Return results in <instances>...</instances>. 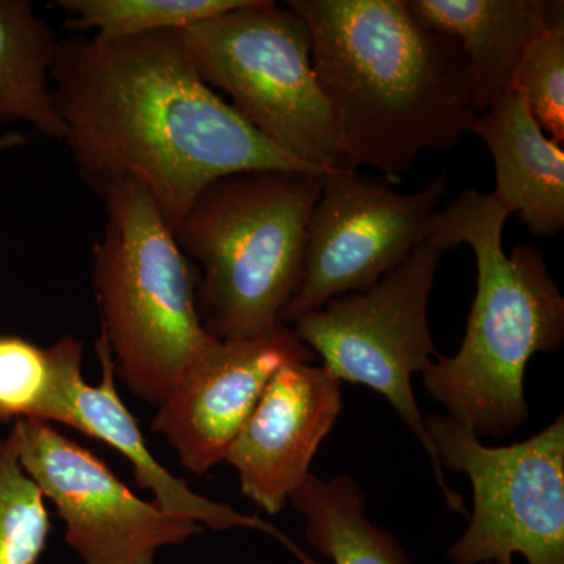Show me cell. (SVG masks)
Here are the masks:
<instances>
[{
    "mask_svg": "<svg viewBox=\"0 0 564 564\" xmlns=\"http://www.w3.org/2000/svg\"><path fill=\"white\" fill-rule=\"evenodd\" d=\"M250 0H58L66 28L82 35L128 39L147 33L185 31Z\"/></svg>",
    "mask_w": 564,
    "mask_h": 564,
    "instance_id": "19",
    "label": "cell"
},
{
    "mask_svg": "<svg viewBox=\"0 0 564 564\" xmlns=\"http://www.w3.org/2000/svg\"><path fill=\"white\" fill-rule=\"evenodd\" d=\"M28 137L21 132H7L0 135V152L17 150V148L28 144Z\"/></svg>",
    "mask_w": 564,
    "mask_h": 564,
    "instance_id": "22",
    "label": "cell"
},
{
    "mask_svg": "<svg viewBox=\"0 0 564 564\" xmlns=\"http://www.w3.org/2000/svg\"><path fill=\"white\" fill-rule=\"evenodd\" d=\"M343 381L325 367L292 362L274 373L225 462L240 491L267 514L288 508L343 411Z\"/></svg>",
    "mask_w": 564,
    "mask_h": 564,
    "instance_id": "12",
    "label": "cell"
},
{
    "mask_svg": "<svg viewBox=\"0 0 564 564\" xmlns=\"http://www.w3.org/2000/svg\"><path fill=\"white\" fill-rule=\"evenodd\" d=\"M415 20L454 36L469 65L475 115L513 90L530 41L563 20V2L547 0H406Z\"/></svg>",
    "mask_w": 564,
    "mask_h": 564,
    "instance_id": "14",
    "label": "cell"
},
{
    "mask_svg": "<svg viewBox=\"0 0 564 564\" xmlns=\"http://www.w3.org/2000/svg\"><path fill=\"white\" fill-rule=\"evenodd\" d=\"M51 84L82 182L99 198L118 182H135L172 229L221 177L318 172L212 90L188 61L182 31L128 39L73 33L58 40Z\"/></svg>",
    "mask_w": 564,
    "mask_h": 564,
    "instance_id": "1",
    "label": "cell"
},
{
    "mask_svg": "<svg viewBox=\"0 0 564 564\" xmlns=\"http://www.w3.org/2000/svg\"><path fill=\"white\" fill-rule=\"evenodd\" d=\"M315 358L284 323L261 336L215 339L158 408L151 430L169 443L185 470L202 477L225 462L274 373Z\"/></svg>",
    "mask_w": 564,
    "mask_h": 564,
    "instance_id": "11",
    "label": "cell"
},
{
    "mask_svg": "<svg viewBox=\"0 0 564 564\" xmlns=\"http://www.w3.org/2000/svg\"><path fill=\"white\" fill-rule=\"evenodd\" d=\"M84 352V343L73 336L43 348L24 337L0 334V423H50L66 373Z\"/></svg>",
    "mask_w": 564,
    "mask_h": 564,
    "instance_id": "18",
    "label": "cell"
},
{
    "mask_svg": "<svg viewBox=\"0 0 564 564\" xmlns=\"http://www.w3.org/2000/svg\"><path fill=\"white\" fill-rule=\"evenodd\" d=\"M51 530L46 499L22 469L9 434L0 440V564H39Z\"/></svg>",
    "mask_w": 564,
    "mask_h": 564,
    "instance_id": "20",
    "label": "cell"
},
{
    "mask_svg": "<svg viewBox=\"0 0 564 564\" xmlns=\"http://www.w3.org/2000/svg\"><path fill=\"white\" fill-rule=\"evenodd\" d=\"M11 437L25 474L65 525L84 564H155L159 552L206 532L198 522L140 499L99 456L52 423L24 419Z\"/></svg>",
    "mask_w": 564,
    "mask_h": 564,
    "instance_id": "10",
    "label": "cell"
},
{
    "mask_svg": "<svg viewBox=\"0 0 564 564\" xmlns=\"http://www.w3.org/2000/svg\"><path fill=\"white\" fill-rule=\"evenodd\" d=\"M447 250L441 234L433 231L369 291L329 300L292 328L337 380L373 389L392 404L429 455L447 507L469 518L462 494L447 485L413 391L414 375L425 372L440 356L430 332L429 303Z\"/></svg>",
    "mask_w": 564,
    "mask_h": 564,
    "instance_id": "7",
    "label": "cell"
},
{
    "mask_svg": "<svg viewBox=\"0 0 564 564\" xmlns=\"http://www.w3.org/2000/svg\"><path fill=\"white\" fill-rule=\"evenodd\" d=\"M337 139V169L397 177L425 151H451L475 117L469 65L454 36L406 0H291Z\"/></svg>",
    "mask_w": 564,
    "mask_h": 564,
    "instance_id": "2",
    "label": "cell"
},
{
    "mask_svg": "<svg viewBox=\"0 0 564 564\" xmlns=\"http://www.w3.org/2000/svg\"><path fill=\"white\" fill-rule=\"evenodd\" d=\"M182 40L198 76L256 131L311 169H337L336 124L315 76L310 28L291 7L250 0L185 29Z\"/></svg>",
    "mask_w": 564,
    "mask_h": 564,
    "instance_id": "6",
    "label": "cell"
},
{
    "mask_svg": "<svg viewBox=\"0 0 564 564\" xmlns=\"http://www.w3.org/2000/svg\"><path fill=\"white\" fill-rule=\"evenodd\" d=\"M58 40L31 0H0V124L24 122L46 139H65L51 84Z\"/></svg>",
    "mask_w": 564,
    "mask_h": 564,
    "instance_id": "16",
    "label": "cell"
},
{
    "mask_svg": "<svg viewBox=\"0 0 564 564\" xmlns=\"http://www.w3.org/2000/svg\"><path fill=\"white\" fill-rule=\"evenodd\" d=\"M106 225L93 247V285L115 373L159 406L215 337L204 329L196 278L150 193L121 181L102 196Z\"/></svg>",
    "mask_w": 564,
    "mask_h": 564,
    "instance_id": "5",
    "label": "cell"
},
{
    "mask_svg": "<svg viewBox=\"0 0 564 564\" xmlns=\"http://www.w3.org/2000/svg\"><path fill=\"white\" fill-rule=\"evenodd\" d=\"M513 88L524 93L530 111L552 140L564 141V21L530 41L516 68Z\"/></svg>",
    "mask_w": 564,
    "mask_h": 564,
    "instance_id": "21",
    "label": "cell"
},
{
    "mask_svg": "<svg viewBox=\"0 0 564 564\" xmlns=\"http://www.w3.org/2000/svg\"><path fill=\"white\" fill-rule=\"evenodd\" d=\"M489 564H491V563H489Z\"/></svg>",
    "mask_w": 564,
    "mask_h": 564,
    "instance_id": "23",
    "label": "cell"
},
{
    "mask_svg": "<svg viewBox=\"0 0 564 564\" xmlns=\"http://www.w3.org/2000/svg\"><path fill=\"white\" fill-rule=\"evenodd\" d=\"M447 172L402 195L356 170H329L311 212L299 291L281 315L292 326L329 300L369 291L434 231Z\"/></svg>",
    "mask_w": 564,
    "mask_h": 564,
    "instance_id": "9",
    "label": "cell"
},
{
    "mask_svg": "<svg viewBox=\"0 0 564 564\" xmlns=\"http://www.w3.org/2000/svg\"><path fill=\"white\" fill-rule=\"evenodd\" d=\"M477 133L492 154L496 191L492 198L536 237L564 228V152L545 135L530 111L524 93L513 88L485 113L475 115Z\"/></svg>",
    "mask_w": 564,
    "mask_h": 564,
    "instance_id": "15",
    "label": "cell"
},
{
    "mask_svg": "<svg viewBox=\"0 0 564 564\" xmlns=\"http://www.w3.org/2000/svg\"><path fill=\"white\" fill-rule=\"evenodd\" d=\"M289 503L303 516L307 544L333 564H410L399 540L367 518L366 494L348 475L310 474Z\"/></svg>",
    "mask_w": 564,
    "mask_h": 564,
    "instance_id": "17",
    "label": "cell"
},
{
    "mask_svg": "<svg viewBox=\"0 0 564 564\" xmlns=\"http://www.w3.org/2000/svg\"><path fill=\"white\" fill-rule=\"evenodd\" d=\"M326 173V172H325ZM318 172H252L212 182L174 226L196 272V304L215 339L273 332L299 291Z\"/></svg>",
    "mask_w": 564,
    "mask_h": 564,
    "instance_id": "4",
    "label": "cell"
},
{
    "mask_svg": "<svg viewBox=\"0 0 564 564\" xmlns=\"http://www.w3.org/2000/svg\"><path fill=\"white\" fill-rule=\"evenodd\" d=\"M510 212L469 188L434 215L451 248L467 245L477 261V293L455 356H437L422 373L426 391L477 437L505 440L529 419L524 378L536 352L564 344V299L538 248L503 250Z\"/></svg>",
    "mask_w": 564,
    "mask_h": 564,
    "instance_id": "3",
    "label": "cell"
},
{
    "mask_svg": "<svg viewBox=\"0 0 564 564\" xmlns=\"http://www.w3.org/2000/svg\"><path fill=\"white\" fill-rule=\"evenodd\" d=\"M441 467L466 474L473 513L454 564H564V415L522 443L489 447L447 414L423 417Z\"/></svg>",
    "mask_w": 564,
    "mask_h": 564,
    "instance_id": "8",
    "label": "cell"
},
{
    "mask_svg": "<svg viewBox=\"0 0 564 564\" xmlns=\"http://www.w3.org/2000/svg\"><path fill=\"white\" fill-rule=\"evenodd\" d=\"M96 352L101 364V380L96 384L82 381L74 393L63 425L101 441L124 456L131 463L137 484L152 492L154 502L166 513L191 519L204 529L215 532L231 529L258 530L276 540L300 564H322L315 562L291 536L259 516L239 513L229 505L207 499L193 491L187 481L174 477L165 469L151 454L139 422L118 393L113 359L102 333L96 340Z\"/></svg>",
    "mask_w": 564,
    "mask_h": 564,
    "instance_id": "13",
    "label": "cell"
}]
</instances>
